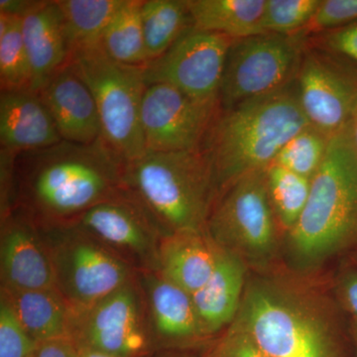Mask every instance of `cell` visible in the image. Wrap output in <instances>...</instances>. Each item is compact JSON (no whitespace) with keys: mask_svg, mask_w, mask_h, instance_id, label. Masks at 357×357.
<instances>
[{"mask_svg":"<svg viewBox=\"0 0 357 357\" xmlns=\"http://www.w3.org/2000/svg\"><path fill=\"white\" fill-rule=\"evenodd\" d=\"M344 317L295 282L258 277L248 279L232 324L272 357H347Z\"/></svg>","mask_w":357,"mask_h":357,"instance_id":"6da1fadb","label":"cell"},{"mask_svg":"<svg viewBox=\"0 0 357 357\" xmlns=\"http://www.w3.org/2000/svg\"><path fill=\"white\" fill-rule=\"evenodd\" d=\"M126 163L102 137L91 144L63 140L17 154L14 175L37 210L62 218L81 215L121 191Z\"/></svg>","mask_w":357,"mask_h":357,"instance_id":"7a4b0ae2","label":"cell"},{"mask_svg":"<svg viewBox=\"0 0 357 357\" xmlns=\"http://www.w3.org/2000/svg\"><path fill=\"white\" fill-rule=\"evenodd\" d=\"M287 248L301 272L357 250V153L347 126L331 137L305 210L288 232Z\"/></svg>","mask_w":357,"mask_h":357,"instance_id":"3957f363","label":"cell"},{"mask_svg":"<svg viewBox=\"0 0 357 357\" xmlns=\"http://www.w3.org/2000/svg\"><path fill=\"white\" fill-rule=\"evenodd\" d=\"M310 126L296 79L269 95L222 109L203 148L213 164L218 192L245 174L273 164L284 145Z\"/></svg>","mask_w":357,"mask_h":357,"instance_id":"277c9868","label":"cell"},{"mask_svg":"<svg viewBox=\"0 0 357 357\" xmlns=\"http://www.w3.org/2000/svg\"><path fill=\"white\" fill-rule=\"evenodd\" d=\"M124 188L169 232L206 230L218 194L204 150L146 152L126 163Z\"/></svg>","mask_w":357,"mask_h":357,"instance_id":"5b68a950","label":"cell"},{"mask_svg":"<svg viewBox=\"0 0 357 357\" xmlns=\"http://www.w3.org/2000/svg\"><path fill=\"white\" fill-rule=\"evenodd\" d=\"M95 98L102 139L126 162L146 153L141 107L147 89L144 67L119 64L102 47L73 59Z\"/></svg>","mask_w":357,"mask_h":357,"instance_id":"8992f818","label":"cell"},{"mask_svg":"<svg viewBox=\"0 0 357 357\" xmlns=\"http://www.w3.org/2000/svg\"><path fill=\"white\" fill-rule=\"evenodd\" d=\"M222 192L206 222L208 236L246 264H267L278 250L279 225L268 196L265 169L245 174Z\"/></svg>","mask_w":357,"mask_h":357,"instance_id":"52a82bcc","label":"cell"},{"mask_svg":"<svg viewBox=\"0 0 357 357\" xmlns=\"http://www.w3.org/2000/svg\"><path fill=\"white\" fill-rule=\"evenodd\" d=\"M303 54L292 35L264 33L234 40L220 84L222 109L285 88L295 81Z\"/></svg>","mask_w":357,"mask_h":357,"instance_id":"ba28073f","label":"cell"},{"mask_svg":"<svg viewBox=\"0 0 357 357\" xmlns=\"http://www.w3.org/2000/svg\"><path fill=\"white\" fill-rule=\"evenodd\" d=\"M222 110L220 100H197L170 84H149L141 107L146 152L203 150Z\"/></svg>","mask_w":357,"mask_h":357,"instance_id":"9c48e42d","label":"cell"},{"mask_svg":"<svg viewBox=\"0 0 357 357\" xmlns=\"http://www.w3.org/2000/svg\"><path fill=\"white\" fill-rule=\"evenodd\" d=\"M234 39L192 28L161 57L144 67L147 86L166 84L192 98L220 100L225 61Z\"/></svg>","mask_w":357,"mask_h":357,"instance_id":"30bf717a","label":"cell"},{"mask_svg":"<svg viewBox=\"0 0 357 357\" xmlns=\"http://www.w3.org/2000/svg\"><path fill=\"white\" fill-rule=\"evenodd\" d=\"M310 124L332 137L349 126L357 107V69L330 52L303 54L296 77Z\"/></svg>","mask_w":357,"mask_h":357,"instance_id":"8fae6325","label":"cell"},{"mask_svg":"<svg viewBox=\"0 0 357 357\" xmlns=\"http://www.w3.org/2000/svg\"><path fill=\"white\" fill-rule=\"evenodd\" d=\"M64 241L52 262L58 290L74 307L86 311L126 286L128 268L91 238L72 232Z\"/></svg>","mask_w":357,"mask_h":357,"instance_id":"7c38bea8","label":"cell"},{"mask_svg":"<svg viewBox=\"0 0 357 357\" xmlns=\"http://www.w3.org/2000/svg\"><path fill=\"white\" fill-rule=\"evenodd\" d=\"M37 93L64 141L91 144L102 137V126L91 89L70 62L54 73Z\"/></svg>","mask_w":357,"mask_h":357,"instance_id":"4fadbf2b","label":"cell"},{"mask_svg":"<svg viewBox=\"0 0 357 357\" xmlns=\"http://www.w3.org/2000/svg\"><path fill=\"white\" fill-rule=\"evenodd\" d=\"M75 345H84L119 357H134L147 342L138 321L136 297L124 286L86 310Z\"/></svg>","mask_w":357,"mask_h":357,"instance_id":"5bb4252c","label":"cell"},{"mask_svg":"<svg viewBox=\"0 0 357 357\" xmlns=\"http://www.w3.org/2000/svg\"><path fill=\"white\" fill-rule=\"evenodd\" d=\"M63 141L53 117L31 89L0 93V145L14 153L36 151Z\"/></svg>","mask_w":357,"mask_h":357,"instance_id":"9a60e30c","label":"cell"},{"mask_svg":"<svg viewBox=\"0 0 357 357\" xmlns=\"http://www.w3.org/2000/svg\"><path fill=\"white\" fill-rule=\"evenodd\" d=\"M82 229L105 243L137 253L148 252L157 225L146 208L122 188L79 215Z\"/></svg>","mask_w":357,"mask_h":357,"instance_id":"2e32d148","label":"cell"},{"mask_svg":"<svg viewBox=\"0 0 357 357\" xmlns=\"http://www.w3.org/2000/svg\"><path fill=\"white\" fill-rule=\"evenodd\" d=\"M222 250L206 230H182L164 237L157 258L164 278L192 295L211 278Z\"/></svg>","mask_w":357,"mask_h":357,"instance_id":"e0dca14e","label":"cell"},{"mask_svg":"<svg viewBox=\"0 0 357 357\" xmlns=\"http://www.w3.org/2000/svg\"><path fill=\"white\" fill-rule=\"evenodd\" d=\"M22 36L35 93L70 63L63 16L56 1H41L22 18Z\"/></svg>","mask_w":357,"mask_h":357,"instance_id":"ac0fdd59","label":"cell"},{"mask_svg":"<svg viewBox=\"0 0 357 357\" xmlns=\"http://www.w3.org/2000/svg\"><path fill=\"white\" fill-rule=\"evenodd\" d=\"M248 280V264L222 250L211 278L191 295L204 335H213L234 323Z\"/></svg>","mask_w":357,"mask_h":357,"instance_id":"d6986e66","label":"cell"},{"mask_svg":"<svg viewBox=\"0 0 357 357\" xmlns=\"http://www.w3.org/2000/svg\"><path fill=\"white\" fill-rule=\"evenodd\" d=\"M1 267L4 287L59 291L53 262L31 232L20 223H11L3 237Z\"/></svg>","mask_w":357,"mask_h":357,"instance_id":"ffe728a7","label":"cell"},{"mask_svg":"<svg viewBox=\"0 0 357 357\" xmlns=\"http://www.w3.org/2000/svg\"><path fill=\"white\" fill-rule=\"evenodd\" d=\"M2 294L21 325L37 344L72 340L69 310L59 291H20L4 287Z\"/></svg>","mask_w":357,"mask_h":357,"instance_id":"44dd1931","label":"cell"},{"mask_svg":"<svg viewBox=\"0 0 357 357\" xmlns=\"http://www.w3.org/2000/svg\"><path fill=\"white\" fill-rule=\"evenodd\" d=\"M192 28L243 39L264 34L266 0H187Z\"/></svg>","mask_w":357,"mask_h":357,"instance_id":"7402d4cb","label":"cell"},{"mask_svg":"<svg viewBox=\"0 0 357 357\" xmlns=\"http://www.w3.org/2000/svg\"><path fill=\"white\" fill-rule=\"evenodd\" d=\"M70 61L100 48L103 32L123 0H58Z\"/></svg>","mask_w":357,"mask_h":357,"instance_id":"603a6c76","label":"cell"},{"mask_svg":"<svg viewBox=\"0 0 357 357\" xmlns=\"http://www.w3.org/2000/svg\"><path fill=\"white\" fill-rule=\"evenodd\" d=\"M155 328L162 337L173 340L206 337L192 296L166 278L150 288Z\"/></svg>","mask_w":357,"mask_h":357,"instance_id":"cb8c5ba5","label":"cell"},{"mask_svg":"<svg viewBox=\"0 0 357 357\" xmlns=\"http://www.w3.org/2000/svg\"><path fill=\"white\" fill-rule=\"evenodd\" d=\"M148 61L166 53L192 28L187 0H146L141 6Z\"/></svg>","mask_w":357,"mask_h":357,"instance_id":"d4e9b609","label":"cell"},{"mask_svg":"<svg viewBox=\"0 0 357 357\" xmlns=\"http://www.w3.org/2000/svg\"><path fill=\"white\" fill-rule=\"evenodd\" d=\"M141 6V0H123L103 32L100 47L105 55L119 64L145 67L149 63Z\"/></svg>","mask_w":357,"mask_h":357,"instance_id":"484cf974","label":"cell"},{"mask_svg":"<svg viewBox=\"0 0 357 357\" xmlns=\"http://www.w3.org/2000/svg\"><path fill=\"white\" fill-rule=\"evenodd\" d=\"M268 196L279 227L289 232L305 210L312 180L271 164L265 169Z\"/></svg>","mask_w":357,"mask_h":357,"instance_id":"4316f807","label":"cell"},{"mask_svg":"<svg viewBox=\"0 0 357 357\" xmlns=\"http://www.w3.org/2000/svg\"><path fill=\"white\" fill-rule=\"evenodd\" d=\"M0 86L1 91L31 89L32 86L22 18L3 13H0Z\"/></svg>","mask_w":357,"mask_h":357,"instance_id":"83f0119b","label":"cell"},{"mask_svg":"<svg viewBox=\"0 0 357 357\" xmlns=\"http://www.w3.org/2000/svg\"><path fill=\"white\" fill-rule=\"evenodd\" d=\"M330 140V136L307 126L284 145L273 164L312 180L325 161Z\"/></svg>","mask_w":357,"mask_h":357,"instance_id":"f1b7e54d","label":"cell"},{"mask_svg":"<svg viewBox=\"0 0 357 357\" xmlns=\"http://www.w3.org/2000/svg\"><path fill=\"white\" fill-rule=\"evenodd\" d=\"M321 3V0H266L263 31L292 35L305 29Z\"/></svg>","mask_w":357,"mask_h":357,"instance_id":"f546056e","label":"cell"},{"mask_svg":"<svg viewBox=\"0 0 357 357\" xmlns=\"http://www.w3.org/2000/svg\"><path fill=\"white\" fill-rule=\"evenodd\" d=\"M39 344L26 332L4 298L0 305V357H31Z\"/></svg>","mask_w":357,"mask_h":357,"instance_id":"4dcf8cb0","label":"cell"},{"mask_svg":"<svg viewBox=\"0 0 357 357\" xmlns=\"http://www.w3.org/2000/svg\"><path fill=\"white\" fill-rule=\"evenodd\" d=\"M354 22H357V0H321L304 30L326 32Z\"/></svg>","mask_w":357,"mask_h":357,"instance_id":"1f68e13d","label":"cell"},{"mask_svg":"<svg viewBox=\"0 0 357 357\" xmlns=\"http://www.w3.org/2000/svg\"><path fill=\"white\" fill-rule=\"evenodd\" d=\"M335 300L349 324L357 328V258L349 255L335 279Z\"/></svg>","mask_w":357,"mask_h":357,"instance_id":"d6a6232c","label":"cell"},{"mask_svg":"<svg viewBox=\"0 0 357 357\" xmlns=\"http://www.w3.org/2000/svg\"><path fill=\"white\" fill-rule=\"evenodd\" d=\"M213 357H272L243 328L234 324L223 335Z\"/></svg>","mask_w":357,"mask_h":357,"instance_id":"836d02e7","label":"cell"},{"mask_svg":"<svg viewBox=\"0 0 357 357\" xmlns=\"http://www.w3.org/2000/svg\"><path fill=\"white\" fill-rule=\"evenodd\" d=\"M321 38L325 51L337 56L357 69V22L326 31Z\"/></svg>","mask_w":357,"mask_h":357,"instance_id":"e575fe53","label":"cell"},{"mask_svg":"<svg viewBox=\"0 0 357 357\" xmlns=\"http://www.w3.org/2000/svg\"><path fill=\"white\" fill-rule=\"evenodd\" d=\"M37 357H77L76 347L72 340H59L40 344Z\"/></svg>","mask_w":357,"mask_h":357,"instance_id":"d590c367","label":"cell"},{"mask_svg":"<svg viewBox=\"0 0 357 357\" xmlns=\"http://www.w3.org/2000/svg\"><path fill=\"white\" fill-rule=\"evenodd\" d=\"M40 2L35 0H0V13L23 18L38 6Z\"/></svg>","mask_w":357,"mask_h":357,"instance_id":"8d00e7d4","label":"cell"},{"mask_svg":"<svg viewBox=\"0 0 357 357\" xmlns=\"http://www.w3.org/2000/svg\"><path fill=\"white\" fill-rule=\"evenodd\" d=\"M75 347H76L77 357H119L98 349L84 347V345H75Z\"/></svg>","mask_w":357,"mask_h":357,"instance_id":"74e56055","label":"cell"},{"mask_svg":"<svg viewBox=\"0 0 357 357\" xmlns=\"http://www.w3.org/2000/svg\"><path fill=\"white\" fill-rule=\"evenodd\" d=\"M347 129H349L352 145H354V150H356L357 153V107L354 115H352L349 126H347Z\"/></svg>","mask_w":357,"mask_h":357,"instance_id":"f35d334b","label":"cell"},{"mask_svg":"<svg viewBox=\"0 0 357 357\" xmlns=\"http://www.w3.org/2000/svg\"><path fill=\"white\" fill-rule=\"evenodd\" d=\"M349 325H351V324H349ZM351 333L352 345H354V354H356V357H357V328H356V326L351 325Z\"/></svg>","mask_w":357,"mask_h":357,"instance_id":"ab89813d","label":"cell"},{"mask_svg":"<svg viewBox=\"0 0 357 357\" xmlns=\"http://www.w3.org/2000/svg\"><path fill=\"white\" fill-rule=\"evenodd\" d=\"M31 357H37V352H36V354H34V356H33Z\"/></svg>","mask_w":357,"mask_h":357,"instance_id":"60d3db41","label":"cell"}]
</instances>
